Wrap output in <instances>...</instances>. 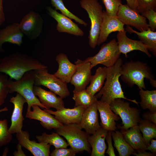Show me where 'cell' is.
Instances as JSON below:
<instances>
[{
  "instance_id": "7c38bea8",
  "label": "cell",
  "mask_w": 156,
  "mask_h": 156,
  "mask_svg": "<svg viewBox=\"0 0 156 156\" xmlns=\"http://www.w3.org/2000/svg\"><path fill=\"white\" fill-rule=\"evenodd\" d=\"M77 66L76 70L70 81L75 87L74 90L79 91L85 89L90 82L92 76L90 63L84 60L78 59L75 62Z\"/></svg>"
},
{
  "instance_id": "4dcf8cb0",
  "label": "cell",
  "mask_w": 156,
  "mask_h": 156,
  "mask_svg": "<svg viewBox=\"0 0 156 156\" xmlns=\"http://www.w3.org/2000/svg\"><path fill=\"white\" fill-rule=\"evenodd\" d=\"M139 89V94L141 99L139 103L141 107L143 109H148L150 111L156 112V90Z\"/></svg>"
},
{
  "instance_id": "484cf974",
  "label": "cell",
  "mask_w": 156,
  "mask_h": 156,
  "mask_svg": "<svg viewBox=\"0 0 156 156\" xmlns=\"http://www.w3.org/2000/svg\"><path fill=\"white\" fill-rule=\"evenodd\" d=\"M125 139L134 149L144 150L147 145L140 132L138 125H135L127 129H121Z\"/></svg>"
},
{
  "instance_id": "2e32d148",
  "label": "cell",
  "mask_w": 156,
  "mask_h": 156,
  "mask_svg": "<svg viewBox=\"0 0 156 156\" xmlns=\"http://www.w3.org/2000/svg\"><path fill=\"white\" fill-rule=\"evenodd\" d=\"M127 31L118 32L117 35V42L120 52L127 58L128 53L134 50H139L144 53L148 57H151L148 47L140 40L131 39L126 36Z\"/></svg>"
},
{
  "instance_id": "7402d4cb",
  "label": "cell",
  "mask_w": 156,
  "mask_h": 156,
  "mask_svg": "<svg viewBox=\"0 0 156 156\" xmlns=\"http://www.w3.org/2000/svg\"><path fill=\"white\" fill-rule=\"evenodd\" d=\"M55 60L58 63V68L54 74L63 81L67 83H70L76 70V65L72 63L66 55L63 53L57 55Z\"/></svg>"
},
{
  "instance_id": "1f68e13d",
  "label": "cell",
  "mask_w": 156,
  "mask_h": 156,
  "mask_svg": "<svg viewBox=\"0 0 156 156\" xmlns=\"http://www.w3.org/2000/svg\"><path fill=\"white\" fill-rule=\"evenodd\" d=\"M36 138L39 142H43L52 145L56 148H67L68 144L57 133L52 132L48 134L44 132L41 135H37Z\"/></svg>"
},
{
  "instance_id": "4fadbf2b",
  "label": "cell",
  "mask_w": 156,
  "mask_h": 156,
  "mask_svg": "<svg viewBox=\"0 0 156 156\" xmlns=\"http://www.w3.org/2000/svg\"><path fill=\"white\" fill-rule=\"evenodd\" d=\"M28 132L22 130L16 133L18 143L29 151L34 156H49L51 145L43 142L37 143L31 140Z\"/></svg>"
},
{
  "instance_id": "bcb514c9",
  "label": "cell",
  "mask_w": 156,
  "mask_h": 156,
  "mask_svg": "<svg viewBox=\"0 0 156 156\" xmlns=\"http://www.w3.org/2000/svg\"><path fill=\"white\" fill-rule=\"evenodd\" d=\"M127 5L131 9L136 10L138 5L137 0H126Z\"/></svg>"
},
{
  "instance_id": "ab89813d",
  "label": "cell",
  "mask_w": 156,
  "mask_h": 156,
  "mask_svg": "<svg viewBox=\"0 0 156 156\" xmlns=\"http://www.w3.org/2000/svg\"><path fill=\"white\" fill-rule=\"evenodd\" d=\"M76 152L72 148H56L50 154L51 156H74Z\"/></svg>"
},
{
  "instance_id": "4316f807",
  "label": "cell",
  "mask_w": 156,
  "mask_h": 156,
  "mask_svg": "<svg viewBox=\"0 0 156 156\" xmlns=\"http://www.w3.org/2000/svg\"><path fill=\"white\" fill-rule=\"evenodd\" d=\"M125 30L130 34H137L140 41L148 47V50L154 56H156V31H152L149 28L147 30L138 32L128 25H127Z\"/></svg>"
},
{
  "instance_id": "8d00e7d4",
  "label": "cell",
  "mask_w": 156,
  "mask_h": 156,
  "mask_svg": "<svg viewBox=\"0 0 156 156\" xmlns=\"http://www.w3.org/2000/svg\"><path fill=\"white\" fill-rule=\"evenodd\" d=\"M104 5L106 12L109 15L117 17L120 6L122 4L121 0H101Z\"/></svg>"
},
{
  "instance_id": "ffe728a7",
  "label": "cell",
  "mask_w": 156,
  "mask_h": 156,
  "mask_svg": "<svg viewBox=\"0 0 156 156\" xmlns=\"http://www.w3.org/2000/svg\"><path fill=\"white\" fill-rule=\"evenodd\" d=\"M34 92L38 96L41 103L45 109L54 108L56 110L62 109L65 107L63 98L58 97L51 91H48L41 88L40 86L35 85L33 88Z\"/></svg>"
},
{
  "instance_id": "30bf717a",
  "label": "cell",
  "mask_w": 156,
  "mask_h": 156,
  "mask_svg": "<svg viewBox=\"0 0 156 156\" xmlns=\"http://www.w3.org/2000/svg\"><path fill=\"white\" fill-rule=\"evenodd\" d=\"M117 17L124 25L134 27L140 31L149 28L146 18L127 4L120 6Z\"/></svg>"
},
{
  "instance_id": "83f0119b",
  "label": "cell",
  "mask_w": 156,
  "mask_h": 156,
  "mask_svg": "<svg viewBox=\"0 0 156 156\" xmlns=\"http://www.w3.org/2000/svg\"><path fill=\"white\" fill-rule=\"evenodd\" d=\"M107 73V67H100L96 70L95 74L92 76L90 84L86 89L92 95L94 96L102 88L106 78Z\"/></svg>"
},
{
  "instance_id": "f546056e",
  "label": "cell",
  "mask_w": 156,
  "mask_h": 156,
  "mask_svg": "<svg viewBox=\"0 0 156 156\" xmlns=\"http://www.w3.org/2000/svg\"><path fill=\"white\" fill-rule=\"evenodd\" d=\"M73 99L75 101V106H81L86 109L98 100L86 89L79 91L73 90Z\"/></svg>"
},
{
  "instance_id": "e0dca14e",
  "label": "cell",
  "mask_w": 156,
  "mask_h": 156,
  "mask_svg": "<svg viewBox=\"0 0 156 156\" xmlns=\"http://www.w3.org/2000/svg\"><path fill=\"white\" fill-rule=\"evenodd\" d=\"M85 109L81 106H75L72 109L64 108L55 111L45 109H44V110L54 116L55 118L63 125H68L79 124Z\"/></svg>"
},
{
  "instance_id": "603a6c76",
  "label": "cell",
  "mask_w": 156,
  "mask_h": 156,
  "mask_svg": "<svg viewBox=\"0 0 156 156\" xmlns=\"http://www.w3.org/2000/svg\"><path fill=\"white\" fill-rule=\"evenodd\" d=\"M96 105L100 114L101 126L108 131L115 130L116 129L115 121L118 120L120 117L112 111L110 105L98 100Z\"/></svg>"
},
{
  "instance_id": "44dd1931",
  "label": "cell",
  "mask_w": 156,
  "mask_h": 156,
  "mask_svg": "<svg viewBox=\"0 0 156 156\" xmlns=\"http://www.w3.org/2000/svg\"><path fill=\"white\" fill-rule=\"evenodd\" d=\"M96 101L84 110L79 124L89 135L92 134L101 127L99 122Z\"/></svg>"
},
{
  "instance_id": "f1b7e54d",
  "label": "cell",
  "mask_w": 156,
  "mask_h": 156,
  "mask_svg": "<svg viewBox=\"0 0 156 156\" xmlns=\"http://www.w3.org/2000/svg\"><path fill=\"white\" fill-rule=\"evenodd\" d=\"M112 131V136L114 146L119 156H129L134 152V149L125 139L122 133L118 131Z\"/></svg>"
},
{
  "instance_id": "d6986e66",
  "label": "cell",
  "mask_w": 156,
  "mask_h": 156,
  "mask_svg": "<svg viewBox=\"0 0 156 156\" xmlns=\"http://www.w3.org/2000/svg\"><path fill=\"white\" fill-rule=\"evenodd\" d=\"M32 111H27L26 117L30 119L40 121V124L47 130H55L63 124L57 120L52 114L41 109L38 105H33Z\"/></svg>"
},
{
  "instance_id": "d4e9b609",
  "label": "cell",
  "mask_w": 156,
  "mask_h": 156,
  "mask_svg": "<svg viewBox=\"0 0 156 156\" xmlns=\"http://www.w3.org/2000/svg\"><path fill=\"white\" fill-rule=\"evenodd\" d=\"M108 131L101 126L92 135L89 136L88 141L92 150L91 156H104L107 146L105 140Z\"/></svg>"
},
{
  "instance_id": "ac0fdd59",
  "label": "cell",
  "mask_w": 156,
  "mask_h": 156,
  "mask_svg": "<svg viewBox=\"0 0 156 156\" xmlns=\"http://www.w3.org/2000/svg\"><path fill=\"white\" fill-rule=\"evenodd\" d=\"M103 18L97 41V45L99 46L105 42L111 33L124 31V24L117 17L109 15L103 10Z\"/></svg>"
},
{
  "instance_id": "b9f144b4",
  "label": "cell",
  "mask_w": 156,
  "mask_h": 156,
  "mask_svg": "<svg viewBox=\"0 0 156 156\" xmlns=\"http://www.w3.org/2000/svg\"><path fill=\"white\" fill-rule=\"evenodd\" d=\"M142 117L144 119L156 125V112H147L144 113Z\"/></svg>"
},
{
  "instance_id": "7bdbcfd3",
  "label": "cell",
  "mask_w": 156,
  "mask_h": 156,
  "mask_svg": "<svg viewBox=\"0 0 156 156\" xmlns=\"http://www.w3.org/2000/svg\"><path fill=\"white\" fill-rule=\"evenodd\" d=\"M151 143L146 146L144 149L145 151L149 150L154 154L156 153V140L153 139L151 141Z\"/></svg>"
},
{
  "instance_id": "ee69618b",
  "label": "cell",
  "mask_w": 156,
  "mask_h": 156,
  "mask_svg": "<svg viewBox=\"0 0 156 156\" xmlns=\"http://www.w3.org/2000/svg\"><path fill=\"white\" fill-rule=\"evenodd\" d=\"M137 153L133 152L132 155L136 156H155L156 154H153L151 152H147L144 150L137 151Z\"/></svg>"
},
{
  "instance_id": "7a4b0ae2",
  "label": "cell",
  "mask_w": 156,
  "mask_h": 156,
  "mask_svg": "<svg viewBox=\"0 0 156 156\" xmlns=\"http://www.w3.org/2000/svg\"><path fill=\"white\" fill-rule=\"evenodd\" d=\"M123 61L119 58L113 66L107 68L106 81L99 92L95 96L97 99L101 98V102L110 105L115 99H124L133 102L138 105L139 103L135 99H127L124 95L119 78L122 74L121 66Z\"/></svg>"
},
{
  "instance_id": "52a82bcc",
  "label": "cell",
  "mask_w": 156,
  "mask_h": 156,
  "mask_svg": "<svg viewBox=\"0 0 156 156\" xmlns=\"http://www.w3.org/2000/svg\"><path fill=\"white\" fill-rule=\"evenodd\" d=\"M122 99H115L110 105V107L112 111L122 120V125L119 126V128L127 129L138 125L141 119L140 110L136 107H131L128 101Z\"/></svg>"
},
{
  "instance_id": "8fae6325",
  "label": "cell",
  "mask_w": 156,
  "mask_h": 156,
  "mask_svg": "<svg viewBox=\"0 0 156 156\" xmlns=\"http://www.w3.org/2000/svg\"><path fill=\"white\" fill-rule=\"evenodd\" d=\"M43 23V20L40 15L32 11L23 18L19 25L23 35L30 39H34L37 38L41 34Z\"/></svg>"
},
{
  "instance_id": "5b68a950",
  "label": "cell",
  "mask_w": 156,
  "mask_h": 156,
  "mask_svg": "<svg viewBox=\"0 0 156 156\" xmlns=\"http://www.w3.org/2000/svg\"><path fill=\"white\" fill-rule=\"evenodd\" d=\"M78 124L63 125L55 130L56 133L63 136L68 145L77 153L86 151L91 152L88 138L89 135L82 130Z\"/></svg>"
},
{
  "instance_id": "f6af8a7d",
  "label": "cell",
  "mask_w": 156,
  "mask_h": 156,
  "mask_svg": "<svg viewBox=\"0 0 156 156\" xmlns=\"http://www.w3.org/2000/svg\"><path fill=\"white\" fill-rule=\"evenodd\" d=\"M3 0H0V27L5 21L3 12Z\"/></svg>"
},
{
  "instance_id": "d590c367",
  "label": "cell",
  "mask_w": 156,
  "mask_h": 156,
  "mask_svg": "<svg viewBox=\"0 0 156 156\" xmlns=\"http://www.w3.org/2000/svg\"><path fill=\"white\" fill-rule=\"evenodd\" d=\"M9 79L7 75L0 73V107L5 103L9 93L8 86Z\"/></svg>"
},
{
  "instance_id": "8992f818",
  "label": "cell",
  "mask_w": 156,
  "mask_h": 156,
  "mask_svg": "<svg viewBox=\"0 0 156 156\" xmlns=\"http://www.w3.org/2000/svg\"><path fill=\"white\" fill-rule=\"evenodd\" d=\"M80 3L82 8L87 12L90 20L89 44L92 48L94 49L97 45L103 20V7L98 0H81Z\"/></svg>"
},
{
  "instance_id": "681fc988",
  "label": "cell",
  "mask_w": 156,
  "mask_h": 156,
  "mask_svg": "<svg viewBox=\"0 0 156 156\" xmlns=\"http://www.w3.org/2000/svg\"><path fill=\"white\" fill-rule=\"evenodd\" d=\"M8 152V148H5L3 151V156H6Z\"/></svg>"
},
{
  "instance_id": "9c48e42d",
  "label": "cell",
  "mask_w": 156,
  "mask_h": 156,
  "mask_svg": "<svg viewBox=\"0 0 156 156\" xmlns=\"http://www.w3.org/2000/svg\"><path fill=\"white\" fill-rule=\"evenodd\" d=\"M121 54L117 41L113 39L103 44L96 54L87 57L85 60L90 63L92 68L99 64L108 68L114 64Z\"/></svg>"
},
{
  "instance_id": "e575fe53",
  "label": "cell",
  "mask_w": 156,
  "mask_h": 156,
  "mask_svg": "<svg viewBox=\"0 0 156 156\" xmlns=\"http://www.w3.org/2000/svg\"><path fill=\"white\" fill-rule=\"evenodd\" d=\"M7 119L0 120V148L10 142L12 138V134L9 131Z\"/></svg>"
},
{
  "instance_id": "74e56055",
  "label": "cell",
  "mask_w": 156,
  "mask_h": 156,
  "mask_svg": "<svg viewBox=\"0 0 156 156\" xmlns=\"http://www.w3.org/2000/svg\"><path fill=\"white\" fill-rule=\"evenodd\" d=\"M137 2L136 11L140 14L150 10L156 11V0H137Z\"/></svg>"
},
{
  "instance_id": "d6a6232c",
  "label": "cell",
  "mask_w": 156,
  "mask_h": 156,
  "mask_svg": "<svg viewBox=\"0 0 156 156\" xmlns=\"http://www.w3.org/2000/svg\"><path fill=\"white\" fill-rule=\"evenodd\" d=\"M139 128L147 146L151 140L156 138V125L145 120L141 119L139 122Z\"/></svg>"
},
{
  "instance_id": "277c9868",
  "label": "cell",
  "mask_w": 156,
  "mask_h": 156,
  "mask_svg": "<svg viewBox=\"0 0 156 156\" xmlns=\"http://www.w3.org/2000/svg\"><path fill=\"white\" fill-rule=\"evenodd\" d=\"M34 70L27 72L19 80L12 81L9 79L8 80V86L9 93L16 92L25 99L27 104V111L31 110L32 106L34 105L45 109L34 92Z\"/></svg>"
},
{
  "instance_id": "6da1fadb",
  "label": "cell",
  "mask_w": 156,
  "mask_h": 156,
  "mask_svg": "<svg viewBox=\"0 0 156 156\" xmlns=\"http://www.w3.org/2000/svg\"><path fill=\"white\" fill-rule=\"evenodd\" d=\"M47 68L36 59L18 52L0 59V73L15 80L20 79L27 72Z\"/></svg>"
},
{
  "instance_id": "3957f363",
  "label": "cell",
  "mask_w": 156,
  "mask_h": 156,
  "mask_svg": "<svg viewBox=\"0 0 156 156\" xmlns=\"http://www.w3.org/2000/svg\"><path fill=\"white\" fill-rule=\"evenodd\" d=\"M121 69V80L131 88L136 85L139 89H146L144 78H154L151 68L146 63L141 61L131 60L123 63Z\"/></svg>"
},
{
  "instance_id": "7dc6e473",
  "label": "cell",
  "mask_w": 156,
  "mask_h": 156,
  "mask_svg": "<svg viewBox=\"0 0 156 156\" xmlns=\"http://www.w3.org/2000/svg\"><path fill=\"white\" fill-rule=\"evenodd\" d=\"M21 146L18 143L17 146V151H14L13 153V155L15 156H26L21 148Z\"/></svg>"
},
{
  "instance_id": "60d3db41",
  "label": "cell",
  "mask_w": 156,
  "mask_h": 156,
  "mask_svg": "<svg viewBox=\"0 0 156 156\" xmlns=\"http://www.w3.org/2000/svg\"><path fill=\"white\" fill-rule=\"evenodd\" d=\"M112 131H108L105 138L108 146L106 153L109 156H115L116 154L112 142Z\"/></svg>"
},
{
  "instance_id": "cb8c5ba5",
  "label": "cell",
  "mask_w": 156,
  "mask_h": 156,
  "mask_svg": "<svg viewBox=\"0 0 156 156\" xmlns=\"http://www.w3.org/2000/svg\"><path fill=\"white\" fill-rule=\"evenodd\" d=\"M23 34L19 23H14L0 30V48L5 42L20 46L23 43Z\"/></svg>"
},
{
  "instance_id": "c3c4849f",
  "label": "cell",
  "mask_w": 156,
  "mask_h": 156,
  "mask_svg": "<svg viewBox=\"0 0 156 156\" xmlns=\"http://www.w3.org/2000/svg\"><path fill=\"white\" fill-rule=\"evenodd\" d=\"M150 84L154 88L156 87V81L154 79H152L149 80Z\"/></svg>"
},
{
  "instance_id": "ba28073f",
  "label": "cell",
  "mask_w": 156,
  "mask_h": 156,
  "mask_svg": "<svg viewBox=\"0 0 156 156\" xmlns=\"http://www.w3.org/2000/svg\"><path fill=\"white\" fill-rule=\"evenodd\" d=\"M34 85L42 86L63 99L70 94L67 83L48 73L47 68L34 70Z\"/></svg>"
},
{
  "instance_id": "836d02e7",
  "label": "cell",
  "mask_w": 156,
  "mask_h": 156,
  "mask_svg": "<svg viewBox=\"0 0 156 156\" xmlns=\"http://www.w3.org/2000/svg\"><path fill=\"white\" fill-rule=\"evenodd\" d=\"M51 1L52 5L55 8V10H60L62 14L71 19L74 20L80 24L83 25L86 27L88 25L87 23L74 14L66 7L63 0H51Z\"/></svg>"
},
{
  "instance_id": "5bb4252c",
  "label": "cell",
  "mask_w": 156,
  "mask_h": 156,
  "mask_svg": "<svg viewBox=\"0 0 156 156\" xmlns=\"http://www.w3.org/2000/svg\"><path fill=\"white\" fill-rule=\"evenodd\" d=\"M49 15L57 23L56 30L59 32L66 33L77 36H83L84 32L71 19L50 7L47 8Z\"/></svg>"
},
{
  "instance_id": "9a60e30c",
  "label": "cell",
  "mask_w": 156,
  "mask_h": 156,
  "mask_svg": "<svg viewBox=\"0 0 156 156\" xmlns=\"http://www.w3.org/2000/svg\"><path fill=\"white\" fill-rule=\"evenodd\" d=\"M10 102L14 105L11 117V125L8 129L9 132L12 134L20 132L22 130L24 120L23 115V109L27 101L22 96L17 93L15 96L10 98Z\"/></svg>"
},
{
  "instance_id": "f907efd6",
  "label": "cell",
  "mask_w": 156,
  "mask_h": 156,
  "mask_svg": "<svg viewBox=\"0 0 156 156\" xmlns=\"http://www.w3.org/2000/svg\"><path fill=\"white\" fill-rule=\"evenodd\" d=\"M8 108L7 107H5L2 109H0V113L8 111Z\"/></svg>"
},
{
  "instance_id": "f35d334b",
  "label": "cell",
  "mask_w": 156,
  "mask_h": 156,
  "mask_svg": "<svg viewBox=\"0 0 156 156\" xmlns=\"http://www.w3.org/2000/svg\"><path fill=\"white\" fill-rule=\"evenodd\" d=\"M140 14L148 19L149 28L152 31H155L156 29V11L150 10Z\"/></svg>"
}]
</instances>
